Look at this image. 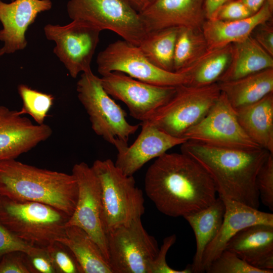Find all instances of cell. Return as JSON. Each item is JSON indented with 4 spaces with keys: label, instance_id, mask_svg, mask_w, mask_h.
I'll return each mask as SVG.
<instances>
[{
    "label": "cell",
    "instance_id": "cell-1",
    "mask_svg": "<svg viewBox=\"0 0 273 273\" xmlns=\"http://www.w3.org/2000/svg\"><path fill=\"white\" fill-rule=\"evenodd\" d=\"M144 188L156 208L171 217H183L202 209L217 198L209 173L182 152H166L157 158L146 172Z\"/></svg>",
    "mask_w": 273,
    "mask_h": 273
},
{
    "label": "cell",
    "instance_id": "cell-2",
    "mask_svg": "<svg viewBox=\"0 0 273 273\" xmlns=\"http://www.w3.org/2000/svg\"><path fill=\"white\" fill-rule=\"evenodd\" d=\"M181 152L199 163L212 178L218 196L258 209L257 174L270 153L261 147L237 149L211 146L191 141Z\"/></svg>",
    "mask_w": 273,
    "mask_h": 273
},
{
    "label": "cell",
    "instance_id": "cell-3",
    "mask_svg": "<svg viewBox=\"0 0 273 273\" xmlns=\"http://www.w3.org/2000/svg\"><path fill=\"white\" fill-rule=\"evenodd\" d=\"M72 174L39 168L11 159L0 161V196L20 201L39 202L70 217L78 198Z\"/></svg>",
    "mask_w": 273,
    "mask_h": 273
},
{
    "label": "cell",
    "instance_id": "cell-4",
    "mask_svg": "<svg viewBox=\"0 0 273 273\" xmlns=\"http://www.w3.org/2000/svg\"><path fill=\"white\" fill-rule=\"evenodd\" d=\"M70 216L50 205L1 197L0 222L19 238L47 247L65 235Z\"/></svg>",
    "mask_w": 273,
    "mask_h": 273
},
{
    "label": "cell",
    "instance_id": "cell-5",
    "mask_svg": "<svg viewBox=\"0 0 273 273\" xmlns=\"http://www.w3.org/2000/svg\"><path fill=\"white\" fill-rule=\"evenodd\" d=\"M101 188V220L105 232L141 218L145 210L142 191L133 175L124 174L110 159L91 166Z\"/></svg>",
    "mask_w": 273,
    "mask_h": 273
},
{
    "label": "cell",
    "instance_id": "cell-6",
    "mask_svg": "<svg viewBox=\"0 0 273 273\" xmlns=\"http://www.w3.org/2000/svg\"><path fill=\"white\" fill-rule=\"evenodd\" d=\"M76 90L95 133L117 151L127 146L129 137L137 131L139 125L127 121L125 111L104 89L101 78L92 70L82 72L77 82Z\"/></svg>",
    "mask_w": 273,
    "mask_h": 273
},
{
    "label": "cell",
    "instance_id": "cell-7",
    "mask_svg": "<svg viewBox=\"0 0 273 273\" xmlns=\"http://www.w3.org/2000/svg\"><path fill=\"white\" fill-rule=\"evenodd\" d=\"M220 93L217 83L200 87L177 86L172 97L146 122L172 136L183 138L207 114Z\"/></svg>",
    "mask_w": 273,
    "mask_h": 273
},
{
    "label": "cell",
    "instance_id": "cell-8",
    "mask_svg": "<svg viewBox=\"0 0 273 273\" xmlns=\"http://www.w3.org/2000/svg\"><path fill=\"white\" fill-rule=\"evenodd\" d=\"M67 11L72 20L85 21L101 31H113L136 46L149 32L128 0H70Z\"/></svg>",
    "mask_w": 273,
    "mask_h": 273
},
{
    "label": "cell",
    "instance_id": "cell-9",
    "mask_svg": "<svg viewBox=\"0 0 273 273\" xmlns=\"http://www.w3.org/2000/svg\"><path fill=\"white\" fill-rule=\"evenodd\" d=\"M109 263L113 273H150L159 248L141 218L106 233Z\"/></svg>",
    "mask_w": 273,
    "mask_h": 273
},
{
    "label": "cell",
    "instance_id": "cell-10",
    "mask_svg": "<svg viewBox=\"0 0 273 273\" xmlns=\"http://www.w3.org/2000/svg\"><path fill=\"white\" fill-rule=\"evenodd\" d=\"M97 63L101 75L120 72L144 82L163 86H177L188 82L187 73L159 68L145 56L138 46L125 40L109 44L99 53Z\"/></svg>",
    "mask_w": 273,
    "mask_h": 273
},
{
    "label": "cell",
    "instance_id": "cell-11",
    "mask_svg": "<svg viewBox=\"0 0 273 273\" xmlns=\"http://www.w3.org/2000/svg\"><path fill=\"white\" fill-rule=\"evenodd\" d=\"M183 138L219 148L250 149L260 147L245 132L238 120L235 109L221 92L207 114L188 129Z\"/></svg>",
    "mask_w": 273,
    "mask_h": 273
},
{
    "label": "cell",
    "instance_id": "cell-12",
    "mask_svg": "<svg viewBox=\"0 0 273 273\" xmlns=\"http://www.w3.org/2000/svg\"><path fill=\"white\" fill-rule=\"evenodd\" d=\"M43 29L46 38L56 43L54 53L72 77L76 78L80 72L91 70L100 29L80 20H72L64 26L49 24Z\"/></svg>",
    "mask_w": 273,
    "mask_h": 273
},
{
    "label": "cell",
    "instance_id": "cell-13",
    "mask_svg": "<svg viewBox=\"0 0 273 273\" xmlns=\"http://www.w3.org/2000/svg\"><path fill=\"white\" fill-rule=\"evenodd\" d=\"M101 79L106 92L123 102L130 115L142 122L148 120L165 104L174 95L176 87L149 84L117 71L104 74Z\"/></svg>",
    "mask_w": 273,
    "mask_h": 273
},
{
    "label": "cell",
    "instance_id": "cell-14",
    "mask_svg": "<svg viewBox=\"0 0 273 273\" xmlns=\"http://www.w3.org/2000/svg\"><path fill=\"white\" fill-rule=\"evenodd\" d=\"M72 174L77 180L78 198L74 211L66 226H77L86 232L98 245L109 263L107 236L101 220L99 180L92 167L83 162L73 166Z\"/></svg>",
    "mask_w": 273,
    "mask_h": 273
},
{
    "label": "cell",
    "instance_id": "cell-15",
    "mask_svg": "<svg viewBox=\"0 0 273 273\" xmlns=\"http://www.w3.org/2000/svg\"><path fill=\"white\" fill-rule=\"evenodd\" d=\"M52 134L49 125L34 124L18 111L0 105V161L16 159Z\"/></svg>",
    "mask_w": 273,
    "mask_h": 273
},
{
    "label": "cell",
    "instance_id": "cell-16",
    "mask_svg": "<svg viewBox=\"0 0 273 273\" xmlns=\"http://www.w3.org/2000/svg\"><path fill=\"white\" fill-rule=\"evenodd\" d=\"M204 0H150L139 12L149 32L170 27L201 30Z\"/></svg>",
    "mask_w": 273,
    "mask_h": 273
},
{
    "label": "cell",
    "instance_id": "cell-17",
    "mask_svg": "<svg viewBox=\"0 0 273 273\" xmlns=\"http://www.w3.org/2000/svg\"><path fill=\"white\" fill-rule=\"evenodd\" d=\"M141 126V131L134 143L117 151L115 165L127 175H133L151 160L187 141L172 136L146 121L142 122Z\"/></svg>",
    "mask_w": 273,
    "mask_h": 273
},
{
    "label": "cell",
    "instance_id": "cell-18",
    "mask_svg": "<svg viewBox=\"0 0 273 273\" xmlns=\"http://www.w3.org/2000/svg\"><path fill=\"white\" fill-rule=\"evenodd\" d=\"M51 0H15L7 3L0 0V40L5 54L23 50L27 44L25 37L28 27L38 14L50 10Z\"/></svg>",
    "mask_w": 273,
    "mask_h": 273
},
{
    "label": "cell",
    "instance_id": "cell-19",
    "mask_svg": "<svg viewBox=\"0 0 273 273\" xmlns=\"http://www.w3.org/2000/svg\"><path fill=\"white\" fill-rule=\"evenodd\" d=\"M220 197L225 205L221 227L203 254L202 267L205 271L211 263L225 249L230 240L242 229L255 224L273 225V214L224 197Z\"/></svg>",
    "mask_w": 273,
    "mask_h": 273
},
{
    "label": "cell",
    "instance_id": "cell-20",
    "mask_svg": "<svg viewBox=\"0 0 273 273\" xmlns=\"http://www.w3.org/2000/svg\"><path fill=\"white\" fill-rule=\"evenodd\" d=\"M225 250L253 266L273 270V225L258 224L242 229L230 240Z\"/></svg>",
    "mask_w": 273,
    "mask_h": 273
},
{
    "label": "cell",
    "instance_id": "cell-21",
    "mask_svg": "<svg viewBox=\"0 0 273 273\" xmlns=\"http://www.w3.org/2000/svg\"><path fill=\"white\" fill-rule=\"evenodd\" d=\"M273 2L265 0L262 7L249 17L232 21L206 20L201 31L208 49L220 48L245 39L259 24L272 20Z\"/></svg>",
    "mask_w": 273,
    "mask_h": 273
},
{
    "label": "cell",
    "instance_id": "cell-22",
    "mask_svg": "<svg viewBox=\"0 0 273 273\" xmlns=\"http://www.w3.org/2000/svg\"><path fill=\"white\" fill-rule=\"evenodd\" d=\"M235 110L238 120L247 135L259 146L273 154V92Z\"/></svg>",
    "mask_w": 273,
    "mask_h": 273
},
{
    "label": "cell",
    "instance_id": "cell-23",
    "mask_svg": "<svg viewBox=\"0 0 273 273\" xmlns=\"http://www.w3.org/2000/svg\"><path fill=\"white\" fill-rule=\"evenodd\" d=\"M225 205L218 198L209 206L183 216L191 226L195 234L196 250L193 263L192 272H203L202 262L204 252L217 235L222 222Z\"/></svg>",
    "mask_w": 273,
    "mask_h": 273
},
{
    "label": "cell",
    "instance_id": "cell-24",
    "mask_svg": "<svg viewBox=\"0 0 273 273\" xmlns=\"http://www.w3.org/2000/svg\"><path fill=\"white\" fill-rule=\"evenodd\" d=\"M231 44L230 63L218 82L234 80L273 68V56L266 52L251 35Z\"/></svg>",
    "mask_w": 273,
    "mask_h": 273
},
{
    "label": "cell",
    "instance_id": "cell-25",
    "mask_svg": "<svg viewBox=\"0 0 273 273\" xmlns=\"http://www.w3.org/2000/svg\"><path fill=\"white\" fill-rule=\"evenodd\" d=\"M217 83L220 92L236 109L256 102L273 92V68Z\"/></svg>",
    "mask_w": 273,
    "mask_h": 273
},
{
    "label": "cell",
    "instance_id": "cell-26",
    "mask_svg": "<svg viewBox=\"0 0 273 273\" xmlns=\"http://www.w3.org/2000/svg\"><path fill=\"white\" fill-rule=\"evenodd\" d=\"M57 241L71 251L81 273H113L98 245L80 228L66 226L64 236Z\"/></svg>",
    "mask_w": 273,
    "mask_h": 273
},
{
    "label": "cell",
    "instance_id": "cell-27",
    "mask_svg": "<svg viewBox=\"0 0 273 273\" xmlns=\"http://www.w3.org/2000/svg\"><path fill=\"white\" fill-rule=\"evenodd\" d=\"M231 55V44L209 49L185 72L188 77L186 85L200 87L217 83L227 69Z\"/></svg>",
    "mask_w": 273,
    "mask_h": 273
},
{
    "label": "cell",
    "instance_id": "cell-28",
    "mask_svg": "<svg viewBox=\"0 0 273 273\" xmlns=\"http://www.w3.org/2000/svg\"><path fill=\"white\" fill-rule=\"evenodd\" d=\"M178 29L170 27L150 31L138 47L153 64L165 70L174 72L173 55Z\"/></svg>",
    "mask_w": 273,
    "mask_h": 273
},
{
    "label": "cell",
    "instance_id": "cell-29",
    "mask_svg": "<svg viewBox=\"0 0 273 273\" xmlns=\"http://www.w3.org/2000/svg\"><path fill=\"white\" fill-rule=\"evenodd\" d=\"M208 50L201 30L179 28L174 51L173 71L185 73Z\"/></svg>",
    "mask_w": 273,
    "mask_h": 273
},
{
    "label": "cell",
    "instance_id": "cell-30",
    "mask_svg": "<svg viewBox=\"0 0 273 273\" xmlns=\"http://www.w3.org/2000/svg\"><path fill=\"white\" fill-rule=\"evenodd\" d=\"M18 92L23 104L18 113L30 115L38 124L44 123L54 103L53 96L33 89L24 84L18 86Z\"/></svg>",
    "mask_w": 273,
    "mask_h": 273
},
{
    "label": "cell",
    "instance_id": "cell-31",
    "mask_svg": "<svg viewBox=\"0 0 273 273\" xmlns=\"http://www.w3.org/2000/svg\"><path fill=\"white\" fill-rule=\"evenodd\" d=\"M208 273H272L273 270L261 269L249 264L234 253L224 250L209 265Z\"/></svg>",
    "mask_w": 273,
    "mask_h": 273
},
{
    "label": "cell",
    "instance_id": "cell-32",
    "mask_svg": "<svg viewBox=\"0 0 273 273\" xmlns=\"http://www.w3.org/2000/svg\"><path fill=\"white\" fill-rule=\"evenodd\" d=\"M256 185L262 203L273 210V154H269L259 169Z\"/></svg>",
    "mask_w": 273,
    "mask_h": 273
},
{
    "label": "cell",
    "instance_id": "cell-33",
    "mask_svg": "<svg viewBox=\"0 0 273 273\" xmlns=\"http://www.w3.org/2000/svg\"><path fill=\"white\" fill-rule=\"evenodd\" d=\"M57 273H81L71 251L59 241L47 247Z\"/></svg>",
    "mask_w": 273,
    "mask_h": 273
},
{
    "label": "cell",
    "instance_id": "cell-34",
    "mask_svg": "<svg viewBox=\"0 0 273 273\" xmlns=\"http://www.w3.org/2000/svg\"><path fill=\"white\" fill-rule=\"evenodd\" d=\"M26 255L32 273H57L47 247L33 246Z\"/></svg>",
    "mask_w": 273,
    "mask_h": 273
},
{
    "label": "cell",
    "instance_id": "cell-35",
    "mask_svg": "<svg viewBox=\"0 0 273 273\" xmlns=\"http://www.w3.org/2000/svg\"><path fill=\"white\" fill-rule=\"evenodd\" d=\"M176 240L174 234L164 239L163 244L151 265L150 273H192L191 265L183 270H176L170 267L167 263L166 257L170 248Z\"/></svg>",
    "mask_w": 273,
    "mask_h": 273
},
{
    "label": "cell",
    "instance_id": "cell-36",
    "mask_svg": "<svg viewBox=\"0 0 273 273\" xmlns=\"http://www.w3.org/2000/svg\"><path fill=\"white\" fill-rule=\"evenodd\" d=\"M34 246L22 240L0 222V259L13 252L28 253Z\"/></svg>",
    "mask_w": 273,
    "mask_h": 273
},
{
    "label": "cell",
    "instance_id": "cell-37",
    "mask_svg": "<svg viewBox=\"0 0 273 273\" xmlns=\"http://www.w3.org/2000/svg\"><path fill=\"white\" fill-rule=\"evenodd\" d=\"M252 14L240 0H234L222 6L211 19L232 21L247 18Z\"/></svg>",
    "mask_w": 273,
    "mask_h": 273
},
{
    "label": "cell",
    "instance_id": "cell-38",
    "mask_svg": "<svg viewBox=\"0 0 273 273\" xmlns=\"http://www.w3.org/2000/svg\"><path fill=\"white\" fill-rule=\"evenodd\" d=\"M0 273H32L26 254L13 252L4 255L0 259Z\"/></svg>",
    "mask_w": 273,
    "mask_h": 273
},
{
    "label": "cell",
    "instance_id": "cell-39",
    "mask_svg": "<svg viewBox=\"0 0 273 273\" xmlns=\"http://www.w3.org/2000/svg\"><path fill=\"white\" fill-rule=\"evenodd\" d=\"M251 36L266 52L273 56L272 20L258 25Z\"/></svg>",
    "mask_w": 273,
    "mask_h": 273
},
{
    "label": "cell",
    "instance_id": "cell-40",
    "mask_svg": "<svg viewBox=\"0 0 273 273\" xmlns=\"http://www.w3.org/2000/svg\"><path fill=\"white\" fill-rule=\"evenodd\" d=\"M234 0H204V10L207 20L211 19L223 5Z\"/></svg>",
    "mask_w": 273,
    "mask_h": 273
},
{
    "label": "cell",
    "instance_id": "cell-41",
    "mask_svg": "<svg viewBox=\"0 0 273 273\" xmlns=\"http://www.w3.org/2000/svg\"><path fill=\"white\" fill-rule=\"evenodd\" d=\"M253 13H256L262 7L265 0H240Z\"/></svg>",
    "mask_w": 273,
    "mask_h": 273
},
{
    "label": "cell",
    "instance_id": "cell-42",
    "mask_svg": "<svg viewBox=\"0 0 273 273\" xmlns=\"http://www.w3.org/2000/svg\"><path fill=\"white\" fill-rule=\"evenodd\" d=\"M132 6L139 12L147 4L148 0H128Z\"/></svg>",
    "mask_w": 273,
    "mask_h": 273
},
{
    "label": "cell",
    "instance_id": "cell-43",
    "mask_svg": "<svg viewBox=\"0 0 273 273\" xmlns=\"http://www.w3.org/2000/svg\"><path fill=\"white\" fill-rule=\"evenodd\" d=\"M5 53L2 48L0 49V57L4 55Z\"/></svg>",
    "mask_w": 273,
    "mask_h": 273
},
{
    "label": "cell",
    "instance_id": "cell-44",
    "mask_svg": "<svg viewBox=\"0 0 273 273\" xmlns=\"http://www.w3.org/2000/svg\"><path fill=\"white\" fill-rule=\"evenodd\" d=\"M1 196H0V202H1Z\"/></svg>",
    "mask_w": 273,
    "mask_h": 273
},
{
    "label": "cell",
    "instance_id": "cell-45",
    "mask_svg": "<svg viewBox=\"0 0 273 273\" xmlns=\"http://www.w3.org/2000/svg\"><path fill=\"white\" fill-rule=\"evenodd\" d=\"M149 1H150V0H148V2H149Z\"/></svg>",
    "mask_w": 273,
    "mask_h": 273
}]
</instances>
